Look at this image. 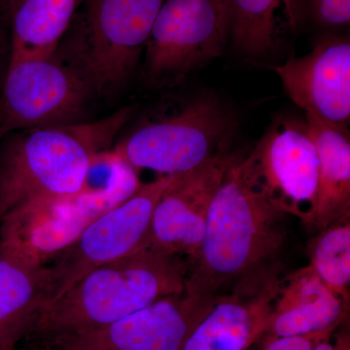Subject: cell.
<instances>
[{"label":"cell","mask_w":350,"mask_h":350,"mask_svg":"<svg viewBox=\"0 0 350 350\" xmlns=\"http://www.w3.org/2000/svg\"><path fill=\"white\" fill-rule=\"evenodd\" d=\"M239 158L214 195L199 252L188 265L185 291L200 298L267 280L284 244L285 214L244 179Z\"/></svg>","instance_id":"6da1fadb"},{"label":"cell","mask_w":350,"mask_h":350,"mask_svg":"<svg viewBox=\"0 0 350 350\" xmlns=\"http://www.w3.org/2000/svg\"><path fill=\"white\" fill-rule=\"evenodd\" d=\"M131 114L133 109L125 107L94 122L11 133L0 147V221L79 197L92 158L110 150Z\"/></svg>","instance_id":"7a4b0ae2"},{"label":"cell","mask_w":350,"mask_h":350,"mask_svg":"<svg viewBox=\"0 0 350 350\" xmlns=\"http://www.w3.org/2000/svg\"><path fill=\"white\" fill-rule=\"evenodd\" d=\"M188 262L146 247L82 276L39 312L29 335L47 345L128 317L185 290Z\"/></svg>","instance_id":"3957f363"},{"label":"cell","mask_w":350,"mask_h":350,"mask_svg":"<svg viewBox=\"0 0 350 350\" xmlns=\"http://www.w3.org/2000/svg\"><path fill=\"white\" fill-rule=\"evenodd\" d=\"M234 131V118L222 101L197 93L163 103L113 150L137 170L170 176L229 152Z\"/></svg>","instance_id":"277c9868"},{"label":"cell","mask_w":350,"mask_h":350,"mask_svg":"<svg viewBox=\"0 0 350 350\" xmlns=\"http://www.w3.org/2000/svg\"><path fill=\"white\" fill-rule=\"evenodd\" d=\"M163 2L83 0L56 52L84 75L94 93H110L137 68Z\"/></svg>","instance_id":"5b68a950"},{"label":"cell","mask_w":350,"mask_h":350,"mask_svg":"<svg viewBox=\"0 0 350 350\" xmlns=\"http://www.w3.org/2000/svg\"><path fill=\"white\" fill-rule=\"evenodd\" d=\"M92 93L84 75L59 53L10 57L0 89V140L17 131L81 123Z\"/></svg>","instance_id":"8992f818"},{"label":"cell","mask_w":350,"mask_h":350,"mask_svg":"<svg viewBox=\"0 0 350 350\" xmlns=\"http://www.w3.org/2000/svg\"><path fill=\"white\" fill-rule=\"evenodd\" d=\"M239 167L246 181L285 215L312 229L319 187V154L306 121L273 122Z\"/></svg>","instance_id":"52a82bcc"},{"label":"cell","mask_w":350,"mask_h":350,"mask_svg":"<svg viewBox=\"0 0 350 350\" xmlns=\"http://www.w3.org/2000/svg\"><path fill=\"white\" fill-rule=\"evenodd\" d=\"M229 36L226 0H165L144 50L146 79L174 86L221 56Z\"/></svg>","instance_id":"ba28073f"},{"label":"cell","mask_w":350,"mask_h":350,"mask_svg":"<svg viewBox=\"0 0 350 350\" xmlns=\"http://www.w3.org/2000/svg\"><path fill=\"white\" fill-rule=\"evenodd\" d=\"M174 176L142 184L137 193L94 220L52 257L48 266L49 304L94 269L148 247L154 209Z\"/></svg>","instance_id":"9c48e42d"},{"label":"cell","mask_w":350,"mask_h":350,"mask_svg":"<svg viewBox=\"0 0 350 350\" xmlns=\"http://www.w3.org/2000/svg\"><path fill=\"white\" fill-rule=\"evenodd\" d=\"M215 301L184 290L107 325L61 338L51 347L57 350H181Z\"/></svg>","instance_id":"30bf717a"},{"label":"cell","mask_w":350,"mask_h":350,"mask_svg":"<svg viewBox=\"0 0 350 350\" xmlns=\"http://www.w3.org/2000/svg\"><path fill=\"white\" fill-rule=\"evenodd\" d=\"M237 158L227 152L174 175L154 209L148 247L185 260L188 265L195 259L214 195Z\"/></svg>","instance_id":"8fae6325"},{"label":"cell","mask_w":350,"mask_h":350,"mask_svg":"<svg viewBox=\"0 0 350 350\" xmlns=\"http://www.w3.org/2000/svg\"><path fill=\"white\" fill-rule=\"evenodd\" d=\"M289 98L299 107L347 130L350 119V42L330 36L308 54L275 68Z\"/></svg>","instance_id":"7c38bea8"},{"label":"cell","mask_w":350,"mask_h":350,"mask_svg":"<svg viewBox=\"0 0 350 350\" xmlns=\"http://www.w3.org/2000/svg\"><path fill=\"white\" fill-rule=\"evenodd\" d=\"M278 282L273 273L218 297L181 350H253L266 333Z\"/></svg>","instance_id":"4fadbf2b"},{"label":"cell","mask_w":350,"mask_h":350,"mask_svg":"<svg viewBox=\"0 0 350 350\" xmlns=\"http://www.w3.org/2000/svg\"><path fill=\"white\" fill-rule=\"evenodd\" d=\"M349 301L331 291L310 265L278 282L265 338L328 330L347 321Z\"/></svg>","instance_id":"5bb4252c"},{"label":"cell","mask_w":350,"mask_h":350,"mask_svg":"<svg viewBox=\"0 0 350 350\" xmlns=\"http://www.w3.org/2000/svg\"><path fill=\"white\" fill-rule=\"evenodd\" d=\"M50 298L48 266L25 248L0 239V337L20 329L29 333Z\"/></svg>","instance_id":"9a60e30c"},{"label":"cell","mask_w":350,"mask_h":350,"mask_svg":"<svg viewBox=\"0 0 350 350\" xmlns=\"http://www.w3.org/2000/svg\"><path fill=\"white\" fill-rule=\"evenodd\" d=\"M306 123L319 154V187L312 230L317 232L350 215L349 130L306 113Z\"/></svg>","instance_id":"2e32d148"},{"label":"cell","mask_w":350,"mask_h":350,"mask_svg":"<svg viewBox=\"0 0 350 350\" xmlns=\"http://www.w3.org/2000/svg\"><path fill=\"white\" fill-rule=\"evenodd\" d=\"M83 0H23L12 14L10 57L56 52Z\"/></svg>","instance_id":"e0dca14e"},{"label":"cell","mask_w":350,"mask_h":350,"mask_svg":"<svg viewBox=\"0 0 350 350\" xmlns=\"http://www.w3.org/2000/svg\"><path fill=\"white\" fill-rule=\"evenodd\" d=\"M230 36L245 54L259 56L273 47L283 25L301 19L296 0H226Z\"/></svg>","instance_id":"ac0fdd59"},{"label":"cell","mask_w":350,"mask_h":350,"mask_svg":"<svg viewBox=\"0 0 350 350\" xmlns=\"http://www.w3.org/2000/svg\"><path fill=\"white\" fill-rule=\"evenodd\" d=\"M310 266L334 293L349 301L350 215L317 231L308 243Z\"/></svg>","instance_id":"d6986e66"},{"label":"cell","mask_w":350,"mask_h":350,"mask_svg":"<svg viewBox=\"0 0 350 350\" xmlns=\"http://www.w3.org/2000/svg\"><path fill=\"white\" fill-rule=\"evenodd\" d=\"M296 6L300 19L308 15L322 27L337 29L350 22V0H296Z\"/></svg>","instance_id":"ffe728a7"},{"label":"cell","mask_w":350,"mask_h":350,"mask_svg":"<svg viewBox=\"0 0 350 350\" xmlns=\"http://www.w3.org/2000/svg\"><path fill=\"white\" fill-rule=\"evenodd\" d=\"M338 327L308 335L265 338L260 342L259 350H312L322 340L337 330Z\"/></svg>","instance_id":"44dd1931"},{"label":"cell","mask_w":350,"mask_h":350,"mask_svg":"<svg viewBox=\"0 0 350 350\" xmlns=\"http://www.w3.org/2000/svg\"><path fill=\"white\" fill-rule=\"evenodd\" d=\"M338 328L315 345L312 350H350L349 333L345 331L338 332Z\"/></svg>","instance_id":"7402d4cb"},{"label":"cell","mask_w":350,"mask_h":350,"mask_svg":"<svg viewBox=\"0 0 350 350\" xmlns=\"http://www.w3.org/2000/svg\"><path fill=\"white\" fill-rule=\"evenodd\" d=\"M10 36H7L3 25L0 21V89L5 77L7 68L10 62Z\"/></svg>","instance_id":"603a6c76"},{"label":"cell","mask_w":350,"mask_h":350,"mask_svg":"<svg viewBox=\"0 0 350 350\" xmlns=\"http://www.w3.org/2000/svg\"><path fill=\"white\" fill-rule=\"evenodd\" d=\"M29 335V330L20 329L0 337V350H15L16 345L23 338Z\"/></svg>","instance_id":"cb8c5ba5"},{"label":"cell","mask_w":350,"mask_h":350,"mask_svg":"<svg viewBox=\"0 0 350 350\" xmlns=\"http://www.w3.org/2000/svg\"><path fill=\"white\" fill-rule=\"evenodd\" d=\"M22 1L23 0H0V10L8 14L11 17Z\"/></svg>","instance_id":"d4e9b609"}]
</instances>
